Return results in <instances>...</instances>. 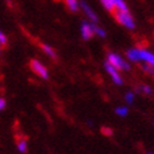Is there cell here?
I'll use <instances>...</instances> for the list:
<instances>
[{"mask_svg": "<svg viewBox=\"0 0 154 154\" xmlns=\"http://www.w3.org/2000/svg\"><path fill=\"white\" fill-rule=\"evenodd\" d=\"M100 3L103 4V6L108 11H110V13L114 14V11H115V6H114V4L112 3V0H100Z\"/></svg>", "mask_w": 154, "mask_h": 154, "instance_id": "7c38bea8", "label": "cell"}, {"mask_svg": "<svg viewBox=\"0 0 154 154\" xmlns=\"http://www.w3.org/2000/svg\"><path fill=\"white\" fill-rule=\"evenodd\" d=\"M80 32H82V36L84 40H90L91 38L94 36V26L93 24L90 23H87V21H83V24L80 26Z\"/></svg>", "mask_w": 154, "mask_h": 154, "instance_id": "5b68a950", "label": "cell"}, {"mask_svg": "<svg viewBox=\"0 0 154 154\" xmlns=\"http://www.w3.org/2000/svg\"><path fill=\"white\" fill-rule=\"evenodd\" d=\"M142 69H143L144 72H147L148 74L154 75V66H153V65H150V64H147V63H145V64H143V65H142Z\"/></svg>", "mask_w": 154, "mask_h": 154, "instance_id": "9a60e30c", "label": "cell"}, {"mask_svg": "<svg viewBox=\"0 0 154 154\" xmlns=\"http://www.w3.org/2000/svg\"><path fill=\"white\" fill-rule=\"evenodd\" d=\"M2 47H3V45H2V44H0V53H2Z\"/></svg>", "mask_w": 154, "mask_h": 154, "instance_id": "44dd1931", "label": "cell"}, {"mask_svg": "<svg viewBox=\"0 0 154 154\" xmlns=\"http://www.w3.org/2000/svg\"><path fill=\"white\" fill-rule=\"evenodd\" d=\"M5 106H6V100H5L4 98H0V112L4 110Z\"/></svg>", "mask_w": 154, "mask_h": 154, "instance_id": "ffe728a7", "label": "cell"}, {"mask_svg": "<svg viewBox=\"0 0 154 154\" xmlns=\"http://www.w3.org/2000/svg\"><path fill=\"white\" fill-rule=\"evenodd\" d=\"M124 99H125V102L128 104H132L134 102V93L133 91H128V93L125 94V97H124Z\"/></svg>", "mask_w": 154, "mask_h": 154, "instance_id": "e0dca14e", "label": "cell"}, {"mask_svg": "<svg viewBox=\"0 0 154 154\" xmlns=\"http://www.w3.org/2000/svg\"><path fill=\"white\" fill-rule=\"evenodd\" d=\"M140 90L143 91V93H145V94H152V88L148 87V85H143L140 88Z\"/></svg>", "mask_w": 154, "mask_h": 154, "instance_id": "d6986e66", "label": "cell"}, {"mask_svg": "<svg viewBox=\"0 0 154 154\" xmlns=\"http://www.w3.org/2000/svg\"><path fill=\"white\" fill-rule=\"evenodd\" d=\"M104 68H105L106 73L112 76V79H113V82H114L115 84H118V85L123 84V79H122V76L119 75L117 68H114V66L109 63V61H105V63H104Z\"/></svg>", "mask_w": 154, "mask_h": 154, "instance_id": "277c9868", "label": "cell"}, {"mask_svg": "<svg viewBox=\"0 0 154 154\" xmlns=\"http://www.w3.org/2000/svg\"><path fill=\"white\" fill-rule=\"evenodd\" d=\"M6 43H8V39H6V36L4 35V33L0 30V44L2 45H6Z\"/></svg>", "mask_w": 154, "mask_h": 154, "instance_id": "ac0fdd59", "label": "cell"}, {"mask_svg": "<svg viewBox=\"0 0 154 154\" xmlns=\"http://www.w3.org/2000/svg\"><path fill=\"white\" fill-rule=\"evenodd\" d=\"M112 3L115 6V10H122V11H129L127 4L124 3V0H112Z\"/></svg>", "mask_w": 154, "mask_h": 154, "instance_id": "9c48e42d", "label": "cell"}, {"mask_svg": "<svg viewBox=\"0 0 154 154\" xmlns=\"http://www.w3.org/2000/svg\"><path fill=\"white\" fill-rule=\"evenodd\" d=\"M147 154H154V153H152V152H149V153H147Z\"/></svg>", "mask_w": 154, "mask_h": 154, "instance_id": "7402d4cb", "label": "cell"}, {"mask_svg": "<svg viewBox=\"0 0 154 154\" xmlns=\"http://www.w3.org/2000/svg\"><path fill=\"white\" fill-rule=\"evenodd\" d=\"M128 112L129 110L127 106H118L117 109H115V113H117V115H119V117H127Z\"/></svg>", "mask_w": 154, "mask_h": 154, "instance_id": "5bb4252c", "label": "cell"}, {"mask_svg": "<svg viewBox=\"0 0 154 154\" xmlns=\"http://www.w3.org/2000/svg\"><path fill=\"white\" fill-rule=\"evenodd\" d=\"M127 58L130 61H139V49H130L127 53Z\"/></svg>", "mask_w": 154, "mask_h": 154, "instance_id": "ba28073f", "label": "cell"}, {"mask_svg": "<svg viewBox=\"0 0 154 154\" xmlns=\"http://www.w3.org/2000/svg\"><path fill=\"white\" fill-rule=\"evenodd\" d=\"M79 6L84 10L85 15H87V17H88L91 21H93V23H97V21H98V17L95 15V13L91 10V8H90L85 2H80V3H79Z\"/></svg>", "mask_w": 154, "mask_h": 154, "instance_id": "52a82bcc", "label": "cell"}, {"mask_svg": "<svg viewBox=\"0 0 154 154\" xmlns=\"http://www.w3.org/2000/svg\"><path fill=\"white\" fill-rule=\"evenodd\" d=\"M66 6L69 8V10L75 13V11H78L79 10V3H78V0H64Z\"/></svg>", "mask_w": 154, "mask_h": 154, "instance_id": "8fae6325", "label": "cell"}, {"mask_svg": "<svg viewBox=\"0 0 154 154\" xmlns=\"http://www.w3.org/2000/svg\"><path fill=\"white\" fill-rule=\"evenodd\" d=\"M139 61H144V63L154 66V54L150 53L149 50L139 49Z\"/></svg>", "mask_w": 154, "mask_h": 154, "instance_id": "8992f818", "label": "cell"}, {"mask_svg": "<svg viewBox=\"0 0 154 154\" xmlns=\"http://www.w3.org/2000/svg\"><path fill=\"white\" fill-rule=\"evenodd\" d=\"M30 69L33 70V73H35L38 76H40V78H43V79H48L49 78L48 69L45 68L39 60L33 59L32 61H30Z\"/></svg>", "mask_w": 154, "mask_h": 154, "instance_id": "3957f363", "label": "cell"}, {"mask_svg": "<svg viewBox=\"0 0 154 154\" xmlns=\"http://www.w3.org/2000/svg\"><path fill=\"white\" fill-rule=\"evenodd\" d=\"M40 47H42V49L44 50V53L47 54L48 57H50V58H53V59L57 58V53H55V50H54V49L50 47V45H48V44H42Z\"/></svg>", "mask_w": 154, "mask_h": 154, "instance_id": "30bf717a", "label": "cell"}, {"mask_svg": "<svg viewBox=\"0 0 154 154\" xmlns=\"http://www.w3.org/2000/svg\"><path fill=\"white\" fill-rule=\"evenodd\" d=\"M17 148H18V150H19L20 153L25 154V153L28 152V144H26V142H25L24 139H20V140L18 142V144H17Z\"/></svg>", "mask_w": 154, "mask_h": 154, "instance_id": "4fadbf2b", "label": "cell"}, {"mask_svg": "<svg viewBox=\"0 0 154 154\" xmlns=\"http://www.w3.org/2000/svg\"><path fill=\"white\" fill-rule=\"evenodd\" d=\"M106 61H109V63L114 68H117L118 70H128L129 69V64L127 63V61H124V59H122L118 54H114V53L108 54Z\"/></svg>", "mask_w": 154, "mask_h": 154, "instance_id": "7a4b0ae2", "label": "cell"}, {"mask_svg": "<svg viewBox=\"0 0 154 154\" xmlns=\"http://www.w3.org/2000/svg\"><path fill=\"white\" fill-rule=\"evenodd\" d=\"M114 17L122 25H124L128 29H134L135 28V23L134 19L132 18V15L129 14V11H122V10H115L114 11Z\"/></svg>", "mask_w": 154, "mask_h": 154, "instance_id": "6da1fadb", "label": "cell"}, {"mask_svg": "<svg viewBox=\"0 0 154 154\" xmlns=\"http://www.w3.org/2000/svg\"><path fill=\"white\" fill-rule=\"evenodd\" d=\"M93 26H94V33H95L97 35L102 36V38H104V36H105V32H104V29L99 28V26H98L97 24H93Z\"/></svg>", "mask_w": 154, "mask_h": 154, "instance_id": "2e32d148", "label": "cell"}]
</instances>
